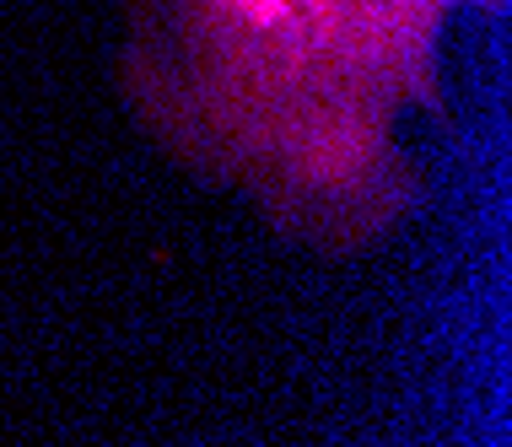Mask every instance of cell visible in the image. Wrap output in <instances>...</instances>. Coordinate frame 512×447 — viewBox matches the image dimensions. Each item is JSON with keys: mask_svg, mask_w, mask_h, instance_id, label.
Returning <instances> with one entry per match:
<instances>
[{"mask_svg": "<svg viewBox=\"0 0 512 447\" xmlns=\"http://www.w3.org/2000/svg\"><path fill=\"white\" fill-rule=\"evenodd\" d=\"M442 0H130V71L168 141L265 194L308 130L426 97Z\"/></svg>", "mask_w": 512, "mask_h": 447, "instance_id": "1", "label": "cell"}]
</instances>
